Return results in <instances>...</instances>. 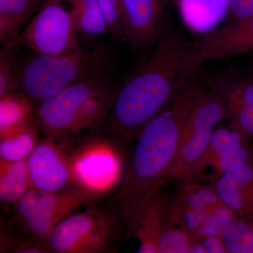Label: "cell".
<instances>
[{"mask_svg": "<svg viewBox=\"0 0 253 253\" xmlns=\"http://www.w3.org/2000/svg\"><path fill=\"white\" fill-rule=\"evenodd\" d=\"M204 85L193 78L136 136L116 198V214L131 235L148 205L169 179L183 128Z\"/></svg>", "mask_w": 253, "mask_h": 253, "instance_id": "cell-1", "label": "cell"}, {"mask_svg": "<svg viewBox=\"0 0 253 253\" xmlns=\"http://www.w3.org/2000/svg\"><path fill=\"white\" fill-rule=\"evenodd\" d=\"M200 68L190 42L177 32L165 31L149 58L117 89L109 118L113 132L126 144L135 140Z\"/></svg>", "mask_w": 253, "mask_h": 253, "instance_id": "cell-2", "label": "cell"}, {"mask_svg": "<svg viewBox=\"0 0 253 253\" xmlns=\"http://www.w3.org/2000/svg\"><path fill=\"white\" fill-rule=\"evenodd\" d=\"M109 59V51L100 46L59 56L38 55L20 68L19 92L41 101L74 83L104 73Z\"/></svg>", "mask_w": 253, "mask_h": 253, "instance_id": "cell-3", "label": "cell"}, {"mask_svg": "<svg viewBox=\"0 0 253 253\" xmlns=\"http://www.w3.org/2000/svg\"><path fill=\"white\" fill-rule=\"evenodd\" d=\"M224 120H228V115L220 94L212 86H204L183 128L169 179L192 180L215 126Z\"/></svg>", "mask_w": 253, "mask_h": 253, "instance_id": "cell-4", "label": "cell"}, {"mask_svg": "<svg viewBox=\"0 0 253 253\" xmlns=\"http://www.w3.org/2000/svg\"><path fill=\"white\" fill-rule=\"evenodd\" d=\"M76 33L72 0H46L26 28L4 45H23L38 55L59 56L81 49Z\"/></svg>", "mask_w": 253, "mask_h": 253, "instance_id": "cell-5", "label": "cell"}, {"mask_svg": "<svg viewBox=\"0 0 253 253\" xmlns=\"http://www.w3.org/2000/svg\"><path fill=\"white\" fill-rule=\"evenodd\" d=\"M118 219L99 209L70 214L55 226L45 243L52 253L105 252L116 239Z\"/></svg>", "mask_w": 253, "mask_h": 253, "instance_id": "cell-6", "label": "cell"}, {"mask_svg": "<svg viewBox=\"0 0 253 253\" xmlns=\"http://www.w3.org/2000/svg\"><path fill=\"white\" fill-rule=\"evenodd\" d=\"M97 196L73 185L58 192L31 188L16 204V216L28 234L45 241L60 221Z\"/></svg>", "mask_w": 253, "mask_h": 253, "instance_id": "cell-7", "label": "cell"}, {"mask_svg": "<svg viewBox=\"0 0 253 253\" xmlns=\"http://www.w3.org/2000/svg\"><path fill=\"white\" fill-rule=\"evenodd\" d=\"M110 83L104 73L78 82L40 101L34 111L36 122L46 136L66 147L70 134L86 100Z\"/></svg>", "mask_w": 253, "mask_h": 253, "instance_id": "cell-8", "label": "cell"}, {"mask_svg": "<svg viewBox=\"0 0 253 253\" xmlns=\"http://www.w3.org/2000/svg\"><path fill=\"white\" fill-rule=\"evenodd\" d=\"M70 159L73 184L97 197L114 187L121 178L122 158L109 141H86L70 155Z\"/></svg>", "mask_w": 253, "mask_h": 253, "instance_id": "cell-9", "label": "cell"}, {"mask_svg": "<svg viewBox=\"0 0 253 253\" xmlns=\"http://www.w3.org/2000/svg\"><path fill=\"white\" fill-rule=\"evenodd\" d=\"M26 162L32 188L58 192L74 185L70 156L51 136L38 142Z\"/></svg>", "mask_w": 253, "mask_h": 253, "instance_id": "cell-10", "label": "cell"}, {"mask_svg": "<svg viewBox=\"0 0 253 253\" xmlns=\"http://www.w3.org/2000/svg\"><path fill=\"white\" fill-rule=\"evenodd\" d=\"M194 59L201 68L213 60L230 59L253 51V17L225 23L190 42Z\"/></svg>", "mask_w": 253, "mask_h": 253, "instance_id": "cell-11", "label": "cell"}, {"mask_svg": "<svg viewBox=\"0 0 253 253\" xmlns=\"http://www.w3.org/2000/svg\"><path fill=\"white\" fill-rule=\"evenodd\" d=\"M123 38L134 47H146L164 33L168 0H122Z\"/></svg>", "mask_w": 253, "mask_h": 253, "instance_id": "cell-12", "label": "cell"}, {"mask_svg": "<svg viewBox=\"0 0 253 253\" xmlns=\"http://www.w3.org/2000/svg\"><path fill=\"white\" fill-rule=\"evenodd\" d=\"M183 183L172 199V220L178 227L199 237L206 217L223 204L212 186Z\"/></svg>", "mask_w": 253, "mask_h": 253, "instance_id": "cell-13", "label": "cell"}, {"mask_svg": "<svg viewBox=\"0 0 253 253\" xmlns=\"http://www.w3.org/2000/svg\"><path fill=\"white\" fill-rule=\"evenodd\" d=\"M213 88L220 94L228 120L253 139V75L232 73L217 78Z\"/></svg>", "mask_w": 253, "mask_h": 253, "instance_id": "cell-14", "label": "cell"}, {"mask_svg": "<svg viewBox=\"0 0 253 253\" xmlns=\"http://www.w3.org/2000/svg\"><path fill=\"white\" fill-rule=\"evenodd\" d=\"M212 187L238 216H253V165H237L214 178Z\"/></svg>", "mask_w": 253, "mask_h": 253, "instance_id": "cell-15", "label": "cell"}, {"mask_svg": "<svg viewBox=\"0 0 253 253\" xmlns=\"http://www.w3.org/2000/svg\"><path fill=\"white\" fill-rule=\"evenodd\" d=\"M172 201L160 191L148 205L131 235L139 241L137 253H158V242L163 233L175 225L172 217Z\"/></svg>", "mask_w": 253, "mask_h": 253, "instance_id": "cell-16", "label": "cell"}, {"mask_svg": "<svg viewBox=\"0 0 253 253\" xmlns=\"http://www.w3.org/2000/svg\"><path fill=\"white\" fill-rule=\"evenodd\" d=\"M231 0H177L180 14L188 26L205 33L217 27L226 18Z\"/></svg>", "mask_w": 253, "mask_h": 253, "instance_id": "cell-17", "label": "cell"}, {"mask_svg": "<svg viewBox=\"0 0 253 253\" xmlns=\"http://www.w3.org/2000/svg\"><path fill=\"white\" fill-rule=\"evenodd\" d=\"M116 91L109 83L86 100L71 129V140L84 131L94 129L109 118Z\"/></svg>", "mask_w": 253, "mask_h": 253, "instance_id": "cell-18", "label": "cell"}, {"mask_svg": "<svg viewBox=\"0 0 253 253\" xmlns=\"http://www.w3.org/2000/svg\"><path fill=\"white\" fill-rule=\"evenodd\" d=\"M38 126L33 117L23 126L0 134V160L27 159L38 144Z\"/></svg>", "mask_w": 253, "mask_h": 253, "instance_id": "cell-19", "label": "cell"}, {"mask_svg": "<svg viewBox=\"0 0 253 253\" xmlns=\"http://www.w3.org/2000/svg\"><path fill=\"white\" fill-rule=\"evenodd\" d=\"M46 0H0V41L3 44L19 33L23 23Z\"/></svg>", "mask_w": 253, "mask_h": 253, "instance_id": "cell-20", "label": "cell"}, {"mask_svg": "<svg viewBox=\"0 0 253 253\" xmlns=\"http://www.w3.org/2000/svg\"><path fill=\"white\" fill-rule=\"evenodd\" d=\"M26 160H0V200L5 204H16L31 189Z\"/></svg>", "mask_w": 253, "mask_h": 253, "instance_id": "cell-21", "label": "cell"}, {"mask_svg": "<svg viewBox=\"0 0 253 253\" xmlns=\"http://www.w3.org/2000/svg\"><path fill=\"white\" fill-rule=\"evenodd\" d=\"M249 138V135L236 126L235 123L231 121H229L228 126L215 129L213 133L207 151L195 171L192 180H194L195 178L202 175L206 168L212 167L213 163L215 162L226 150L234 144L247 140Z\"/></svg>", "mask_w": 253, "mask_h": 253, "instance_id": "cell-22", "label": "cell"}, {"mask_svg": "<svg viewBox=\"0 0 253 253\" xmlns=\"http://www.w3.org/2000/svg\"><path fill=\"white\" fill-rule=\"evenodd\" d=\"M32 99L21 92L0 97V134L23 126L34 117Z\"/></svg>", "mask_w": 253, "mask_h": 253, "instance_id": "cell-23", "label": "cell"}, {"mask_svg": "<svg viewBox=\"0 0 253 253\" xmlns=\"http://www.w3.org/2000/svg\"><path fill=\"white\" fill-rule=\"evenodd\" d=\"M72 1L73 19L76 32L91 36L110 33L97 0Z\"/></svg>", "mask_w": 253, "mask_h": 253, "instance_id": "cell-24", "label": "cell"}, {"mask_svg": "<svg viewBox=\"0 0 253 253\" xmlns=\"http://www.w3.org/2000/svg\"><path fill=\"white\" fill-rule=\"evenodd\" d=\"M221 239L227 253H253V216H238L226 227Z\"/></svg>", "mask_w": 253, "mask_h": 253, "instance_id": "cell-25", "label": "cell"}, {"mask_svg": "<svg viewBox=\"0 0 253 253\" xmlns=\"http://www.w3.org/2000/svg\"><path fill=\"white\" fill-rule=\"evenodd\" d=\"M14 47L4 45L0 53V97L19 92L21 66L15 57Z\"/></svg>", "mask_w": 253, "mask_h": 253, "instance_id": "cell-26", "label": "cell"}, {"mask_svg": "<svg viewBox=\"0 0 253 253\" xmlns=\"http://www.w3.org/2000/svg\"><path fill=\"white\" fill-rule=\"evenodd\" d=\"M253 165V149L250 145L249 139L234 144L226 150L212 166L214 178L240 164Z\"/></svg>", "mask_w": 253, "mask_h": 253, "instance_id": "cell-27", "label": "cell"}, {"mask_svg": "<svg viewBox=\"0 0 253 253\" xmlns=\"http://www.w3.org/2000/svg\"><path fill=\"white\" fill-rule=\"evenodd\" d=\"M195 238L178 226H169L160 238L158 253H190Z\"/></svg>", "mask_w": 253, "mask_h": 253, "instance_id": "cell-28", "label": "cell"}, {"mask_svg": "<svg viewBox=\"0 0 253 253\" xmlns=\"http://www.w3.org/2000/svg\"><path fill=\"white\" fill-rule=\"evenodd\" d=\"M237 217V214L232 210L224 204L221 205L206 217L199 237L221 236L226 227Z\"/></svg>", "mask_w": 253, "mask_h": 253, "instance_id": "cell-29", "label": "cell"}, {"mask_svg": "<svg viewBox=\"0 0 253 253\" xmlns=\"http://www.w3.org/2000/svg\"><path fill=\"white\" fill-rule=\"evenodd\" d=\"M110 33L123 37L122 0H97Z\"/></svg>", "mask_w": 253, "mask_h": 253, "instance_id": "cell-30", "label": "cell"}, {"mask_svg": "<svg viewBox=\"0 0 253 253\" xmlns=\"http://www.w3.org/2000/svg\"><path fill=\"white\" fill-rule=\"evenodd\" d=\"M253 17V0H231L226 23H237Z\"/></svg>", "mask_w": 253, "mask_h": 253, "instance_id": "cell-31", "label": "cell"}, {"mask_svg": "<svg viewBox=\"0 0 253 253\" xmlns=\"http://www.w3.org/2000/svg\"><path fill=\"white\" fill-rule=\"evenodd\" d=\"M202 241L206 253H227L221 236H204Z\"/></svg>", "mask_w": 253, "mask_h": 253, "instance_id": "cell-32", "label": "cell"}, {"mask_svg": "<svg viewBox=\"0 0 253 253\" xmlns=\"http://www.w3.org/2000/svg\"><path fill=\"white\" fill-rule=\"evenodd\" d=\"M252 74L253 75V72H252Z\"/></svg>", "mask_w": 253, "mask_h": 253, "instance_id": "cell-33", "label": "cell"}]
</instances>
